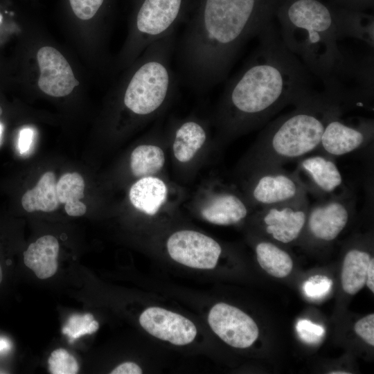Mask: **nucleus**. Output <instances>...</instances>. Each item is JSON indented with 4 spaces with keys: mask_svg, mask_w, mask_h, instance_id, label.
Wrapping results in <instances>:
<instances>
[{
    "mask_svg": "<svg viewBox=\"0 0 374 374\" xmlns=\"http://www.w3.org/2000/svg\"><path fill=\"white\" fill-rule=\"evenodd\" d=\"M242 68L228 82L222 97L226 126L253 128L314 92L312 74L285 46L269 23Z\"/></svg>",
    "mask_w": 374,
    "mask_h": 374,
    "instance_id": "f257e3e1",
    "label": "nucleus"
},
{
    "mask_svg": "<svg viewBox=\"0 0 374 374\" xmlns=\"http://www.w3.org/2000/svg\"><path fill=\"white\" fill-rule=\"evenodd\" d=\"M263 0H195L177 48L192 87L208 89L225 79L244 45L269 23Z\"/></svg>",
    "mask_w": 374,
    "mask_h": 374,
    "instance_id": "f03ea898",
    "label": "nucleus"
},
{
    "mask_svg": "<svg viewBox=\"0 0 374 374\" xmlns=\"http://www.w3.org/2000/svg\"><path fill=\"white\" fill-rule=\"evenodd\" d=\"M280 24L278 32L285 46L329 90L346 56L338 44L332 13L317 0H294Z\"/></svg>",
    "mask_w": 374,
    "mask_h": 374,
    "instance_id": "7ed1b4c3",
    "label": "nucleus"
},
{
    "mask_svg": "<svg viewBox=\"0 0 374 374\" xmlns=\"http://www.w3.org/2000/svg\"><path fill=\"white\" fill-rule=\"evenodd\" d=\"M294 106L263 130L258 144L259 170L281 168L284 163L299 160L318 149L328 120L346 110L325 91H314Z\"/></svg>",
    "mask_w": 374,
    "mask_h": 374,
    "instance_id": "20e7f679",
    "label": "nucleus"
},
{
    "mask_svg": "<svg viewBox=\"0 0 374 374\" xmlns=\"http://www.w3.org/2000/svg\"><path fill=\"white\" fill-rule=\"evenodd\" d=\"M195 0H137L134 14L131 53H141L150 44L175 31L185 21Z\"/></svg>",
    "mask_w": 374,
    "mask_h": 374,
    "instance_id": "39448f33",
    "label": "nucleus"
},
{
    "mask_svg": "<svg viewBox=\"0 0 374 374\" xmlns=\"http://www.w3.org/2000/svg\"><path fill=\"white\" fill-rule=\"evenodd\" d=\"M344 110L328 120L321 136L319 148L330 157L356 151L367 145L373 137V120L360 117L356 122H348L342 118Z\"/></svg>",
    "mask_w": 374,
    "mask_h": 374,
    "instance_id": "423d86ee",
    "label": "nucleus"
},
{
    "mask_svg": "<svg viewBox=\"0 0 374 374\" xmlns=\"http://www.w3.org/2000/svg\"><path fill=\"white\" fill-rule=\"evenodd\" d=\"M167 249L170 256L177 262L202 269H213L222 252L215 240L189 230L174 233L167 241Z\"/></svg>",
    "mask_w": 374,
    "mask_h": 374,
    "instance_id": "0eeeda50",
    "label": "nucleus"
},
{
    "mask_svg": "<svg viewBox=\"0 0 374 374\" xmlns=\"http://www.w3.org/2000/svg\"><path fill=\"white\" fill-rule=\"evenodd\" d=\"M251 197L260 206L268 207L296 201L307 197V190L295 172L281 168L258 171Z\"/></svg>",
    "mask_w": 374,
    "mask_h": 374,
    "instance_id": "6e6552de",
    "label": "nucleus"
},
{
    "mask_svg": "<svg viewBox=\"0 0 374 374\" xmlns=\"http://www.w3.org/2000/svg\"><path fill=\"white\" fill-rule=\"evenodd\" d=\"M208 321L213 331L234 348L251 346L259 335L258 328L251 317L227 303H219L213 305L209 312Z\"/></svg>",
    "mask_w": 374,
    "mask_h": 374,
    "instance_id": "1a4fd4ad",
    "label": "nucleus"
},
{
    "mask_svg": "<svg viewBox=\"0 0 374 374\" xmlns=\"http://www.w3.org/2000/svg\"><path fill=\"white\" fill-rule=\"evenodd\" d=\"M348 193L323 199L309 208L306 223L310 233L324 242L335 240L346 227L353 199Z\"/></svg>",
    "mask_w": 374,
    "mask_h": 374,
    "instance_id": "9d476101",
    "label": "nucleus"
},
{
    "mask_svg": "<svg viewBox=\"0 0 374 374\" xmlns=\"http://www.w3.org/2000/svg\"><path fill=\"white\" fill-rule=\"evenodd\" d=\"M294 172L307 193L324 199L328 195L341 194L337 193L343 186L342 175L337 164L328 155L316 154L299 159Z\"/></svg>",
    "mask_w": 374,
    "mask_h": 374,
    "instance_id": "9b49d317",
    "label": "nucleus"
},
{
    "mask_svg": "<svg viewBox=\"0 0 374 374\" xmlns=\"http://www.w3.org/2000/svg\"><path fill=\"white\" fill-rule=\"evenodd\" d=\"M309 202L303 199L264 208L265 232L276 241L288 244L297 239L305 227Z\"/></svg>",
    "mask_w": 374,
    "mask_h": 374,
    "instance_id": "f8f14e48",
    "label": "nucleus"
},
{
    "mask_svg": "<svg viewBox=\"0 0 374 374\" xmlns=\"http://www.w3.org/2000/svg\"><path fill=\"white\" fill-rule=\"evenodd\" d=\"M139 323L152 336L175 345L188 344L197 335L196 327L191 321L159 307L145 310L139 317Z\"/></svg>",
    "mask_w": 374,
    "mask_h": 374,
    "instance_id": "ddd939ff",
    "label": "nucleus"
},
{
    "mask_svg": "<svg viewBox=\"0 0 374 374\" xmlns=\"http://www.w3.org/2000/svg\"><path fill=\"white\" fill-rule=\"evenodd\" d=\"M37 59L40 70L38 86L45 93L54 97L65 96L79 84L69 63L55 48L42 47Z\"/></svg>",
    "mask_w": 374,
    "mask_h": 374,
    "instance_id": "4468645a",
    "label": "nucleus"
},
{
    "mask_svg": "<svg viewBox=\"0 0 374 374\" xmlns=\"http://www.w3.org/2000/svg\"><path fill=\"white\" fill-rule=\"evenodd\" d=\"M59 242L53 235H47L31 243L24 253V262L40 279L53 276L57 270Z\"/></svg>",
    "mask_w": 374,
    "mask_h": 374,
    "instance_id": "2eb2a0df",
    "label": "nucleus"
},
{
    "mask_svg": "<svg viewBox=\"0 0 374 374\" xmlns=\"http://www.w3.org/2000/svg\"><path fill=\"white\" fill-rule=\"evenodd\" d=\"M247 213L245 204L231 193L215 195L201 211L206 221L218 225L237 224L247 216Z\"/></svg>",
    "mask_w": 374,
    "mask_h": 374,
    "instance_id": "dca6fc26",
    "label": "nucleus"
},
{
    "mask_svg": "<svg viewBox=\"0 0 374 374\" xmlns=\"http://www.w3.org/2000/svg\"><path fill=\"white\" fill-rule=\"evenodd\" d=\"M168 189L160 179L144 177L130 188L129 197L132 204L138 210L153 215L166 202Z\"/></svg>",
    "mask_w": 374,
    "mask_h": 374,
    "instance_id": "f3484780",
    "label": "nucleus"
},
{
    "mask_svg": "<svg viewBox=\"0 0 374 374\" xmlns=\"http://www.w3.org/2000/svg\"><path fill=\"white\" fill-rule=\"evenodd\" d=\"M56 186L55 174L52 171L44 173L37 185L28 190L22 196L21 204L24 209L29 213L55 211L60 205Z\"/></svg>",
    "mask_w": 374,
    "mask_h": 374,
    "instance_id": "a211bd4d",
    "label": "nucleus"
},
{
    "mask_svg": "<svg viewBox=\"0 0 374 374\" xmlns=\"http://www.w3.org/2000/svg\"><path fill=\"white\" fill-rule=\"evenodd\" d=\"M371 259L368 253L357 249L346 253L341 273V286L345 292L354 295L364 287Z\"/></svg>",
    "mask_w": 374,
    "mask_h": 374,
    "instance_id": "6ab92c4d",
    "label": "nucleus"
},
{
    "mask_svg": "<svg viewBox=\"0 0 374 374\" xmlns=\"http://www.w3.org/2000/svg\"><path fill=\"white\" fill-rule=\"evenodd\" d=\"M206 133L199 123L190 120L181 123L176 130L173 152L180 162L190 161L204 145Z\"/></svg>",
    "mask_w": 374,
    "mask_h": 374,
    "instance_id": "aec40b11",
    "label": "nucleus"
},
{
    "mask_svg": "<svg viewBox=\"0 0 374 374\" xmlns=\"http://www.w3.org/2000/svg\"><path fill=\"white\" fill-rule=\"evenodd\" d=\"M57 194L60 204H64L66 213L73 217L82 216L87 211L86 205L80 202L84 197V181L78 172H67L57 182Z\"/></svg>",
    "mask_w": 374,
    "mask_h": 374,
    "instance_id": "412c9836",
    "label": "nucleus"
},
{
    "mask_svg": "<svg viewBox=\"0 0 374 374\" xmlns=\"http://www.w3.org/2000/svg\"><path fill=\"white\" fill-rule=\"evenodd\" d=\"M256 253L260 266L274 277H286L292 270L293 261L289 253L271 242H260Z\"/></svg>",
    "mask_w": 374,
    "mask_h": 374,
    "instance_id": "4be33fe9",
    "label": "nucleus"
},
{
    "mask_svg": "<svg viewBox=\"0 0 374 374\" xmlns=\"http://www.w3.org/2000/svg\"><path fill=\"white\" fill-rule=\"evenodd\" d=\"M165 157L163 150L153 145H141L132 152L130 168L136 177L152 176L163 167Z\"/></svg>",
    "mask_w": 374,
    "mask_h": 374,
    "instance_id": "5701e85b",
    "label": "nucleus"
},
{
    "mask_svg": "<svg viewBox=\"0 0 374 374\" xmlns=\"http://www.w3.org/2000/svg\"><path fill=\"white\" fill-rule=\"evenodd\" d=\"M333 19L339 40L346 37L354 38L364 42L369 49H374V25L372 19L358 17L341 20L333 17Z\"/></svg>",
    "mask_w": 374,
    "mask_h": 374,
    "instance_id": "b1692460",
    "label": "nucleus"
},
{
    "mask_svg": "<svg viewBox=\"0 0 374 374\" xmlns=\"http://www.w3.org/2000/svg\"><path fill=\"white\" fill-rule=\"evenodd\" d=\"M99 324L93 320L91 314L72 315L66 326L62 328V333L67 335L70 342L86 334H92L98 330Z\"/></svg>",
    "mask_w": 374,
    "mask_h": 374,
    "instance_id": "393cba45",
    "label": "nucleus"
},
{
    "mask_svg": "<svg viewBox=\"0 0 374 374\" xmlns=\"http://www.w3.org/2000/svg\"><path fill=\"white\" fill-rule=\"evenodd\" d=\"M48 364V369L53 374H75L79 369L75 358L63 348L53 350Z\"/></svg>",
    "mask_w": 374,
    "mask_h": 374,
    "instance_id": "a878e982",
    "label": "nucleus"
},
{
    "mask_svg": "<svg viewBox=\"0 0 374 374\" xmlns=\"http://www.w3.org/2000/svg\"><path fill=\"white\" fill-rule=\"evenodd\" d=\"M105 0H69L75 15L80 19L93 18L103 6Z\"/></svg>",
    "mask_w": 374,
    "mask_h": 374,
    "instance_id": "bb28decb",
    "label": "nucleus"
},
{
    "mask_svg": "<svg viewBox=\"0 0 374 374\" xmlns=\"http://www.w3.org/2000/svg\"><path fill=\"white\" fill-rule=\"evenodd\" d=\"M332 284V280L328 277L317 275L310 277L304 283L303 290L309 297L320 298L328 293Z\"/></svg>",
    "mask_w": 374,
    "mask_h": 374,
    "instance_id": "cd10ccee",
    "label": "nucleus"
},
{
    "mask_svg": "<svg viewBox=\"0 0 374 374\" xmlns=\"http://www.w3.org/2000/svg\"><path fill=\"white\" fill-rule=\"evenodd\" d=\"M296 330L300 337L304 341L310 344L319 342L324 333L322 326L308 320L299 321Z\"/></svg>",
    "mask_w": 374,
    "mask_h": 374,
    "instance_id": "c85d7f7f",
    "label": "nucleus"
},
{
    "mask_svg": "<svg viewBox=\"0 0 374 374\" xmlns=\"http://www.w3.org/2000/svg\"><path fill=\"white\" fill-rule=\"evenodd\" d=\"M356 334L368 344L374 346V314L366 315L357 321L354 326Z\"/></svg>",
    "mask_w": 374,
    "mask_h": 374,
    "instance_id": "c756f323",
    "label": "nucleus"
},
{
    "mask_svg": "<svg viewBox=\"0 0 374 374\" xmlns=\"http://www.w3.org/2000/svg\"><path fill=\"white\" fill-rule=\"evenodd\" d=\"M34 132L30 127H25L19 132V150L21 154L27 152L32 144Z\"/></svg>",
    "mask_w": 374,
    "mask_h": 374,
    "instance_id": "7c9ffc66",
    "label": "nucleus"
},
{
    "mask_svg": "<svg viewBox=\"0 0 374 374\" xmlns=\"http://www.w3.org/2000/svg\"><path fill=\"white\" fill-rule=\"evenodd\" d=\"M111 374H141L142 369L136 364L132 362H124L116 367Z\"/></svg>",
    "mask_w": 374,
    "mask_h": 374,
    "instance_id": "2f4dec72",
    "label": "nucleus"
},
{
    "mask_svg": "<svg viewBox=\"0 0 374 374\" xmlns=\"http://www.w3.org/2000/svg\"><path fill=\"white\" fill-rule=\"evenodd\" d=\"M366 284L372 293H374V259L371 258L366 272Z\"/></svg>",
    "mask_w": 374,
    "mask_h": 374,
    "instance_id": "473e14b6",
    "label": "nucleus"
},
{
    "mask_svg": "<svg viewBox=\"0 0 374 374\" xmlns=\"http://www.w3.org/2000/svg\"><path fill=\"white\" fill-rule=\"evenodd\" d=\"M330 374H348L350 373L348 372H344V371H332L330 373H329Z\"/></svg>",
    "mask_w": 374,
    "mask_h": 374,
    "instance_id": "72a5a7b5",
    "label": "nucleus"
},
{
    "mask_svg": "<svg viewBox=\"0 0 374 374\" xmlns=\"http://www.w3.org/2000/svg\"><path fill=\"white\" fill-rule=\"evenodd\" d=\"M2 278H3V274H2L1 267V265H0V283L2 281Z\"/></svg>",
    "mask_w": 374,
    "mask_h": 374,
    "instance_id": "f704fd0d",
    "label": "nucleus"
},
{
    "mask_svg": "<svg viewBox=\"0 0 374 374\" xmlns=\"http://www.w3.org/2000/svg\"><path fill=\"white\" fill-rule=\"evenodd\" d=\"M4 345H5V343L3 341H0V350L3 348Z\"/></svg>",
    "mask_w": 374,
    "mask_h": 374,
    "instance_id": "c9c22d12",
    "label": "nucleus"
},
{
    "mask_svg": "<svg viewBox=\"0 0 374 374\" xmlns=\"http://www.w3.org/2000/svg\"><path fill=\"white\" fill-rule=\"evenodd\" d=\"M1 132H2V126L0 124V138H1Z\"/></svg>",
    "mask_w": 374,
    "mask_h": 374,
    "instance_id": "e433bc0d",
    "label": "nucleus"
},
{
    "mask_svg": "<svg viewBox=\"0 0 374 374\" xmlns=\"http://www.w3.org/2000/svg\"><path fill=\"white\" fill-rule=\"evenodd\" d=\"M1 114H2V109H1V107H0V116Z\"/></svg>",
    "mask_w": 374,
    "mask_h": 374,
    "instance_id": "4c0bfd02",
    "label": "nucleus"
}]
</instances>
